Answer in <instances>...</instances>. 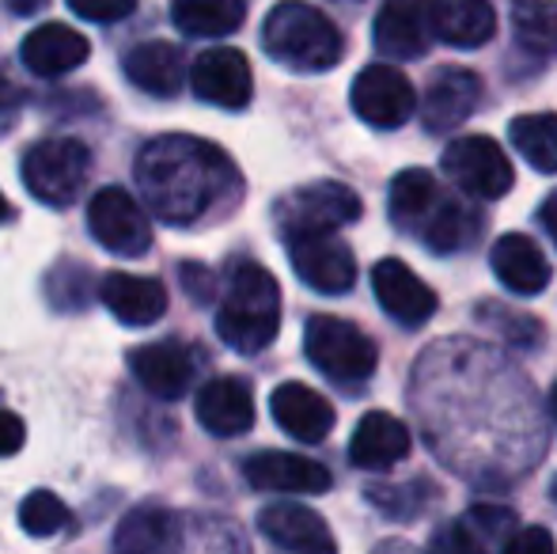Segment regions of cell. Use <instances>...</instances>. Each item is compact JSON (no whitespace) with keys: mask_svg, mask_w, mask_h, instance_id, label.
I'll return each mask as SVG.
<instances>
[{"mask_svg":"<svg viewBox=\"0 0 557 554\" xmlns=\"http://www.w3.org/2000/svg\"><path fill=\"white\" fill-rule=\"evenodd\" d=\"M137 186L160 221L171 229H190L221 213L239 194V171L224 148L201 137L168 134L148 140L137 152Z\"/></svg>","mask_w":557,"mask_h":554,"instance_id":"cell-1","label":"cell"},{"mask_svg":"<svg viewBox=\"0 0 557 554\" xmlns=\"http://www.w3.org/2000/svg\"><path fill=\"white\" fill-rule=\"evenodd\" d=\"M281 327V288L258 262H235L216 311V334L235 354H262Z\"/></svg>","mask_w":557,"mask_h":554,"instance_id":"cell-2","label":"cell"},{"mask_svg":"<svg viewBox=\"0 0 557 554\" xmlns=\"http://www.w3.org/2000/svg\"><path fill=\"white\" fill-rule=\"evenodd\" d=\"M262 46L273 61L296 73H326L342 61L345 38L334 20L304 0H281L262 23Z\"/></svg>","mask_w":557,"mask_h":554,"instance_id":"cell-3","label":"cell"},{"mask_svg":"<svg viewBox=\"0 0 557 554\" xmlns=\"http://www.w3.org/2000/svg\"><path fill=\"white\" fill-rule=\"evenodd\" d=\"M304 354L334 384H364L380 365V346L357 323L337 316H311L304 327Z\"/></svg>","mask_w":557,"mask_h":554,"instance_id":"cell-4","label":"cell"},{"mask_svg":"<svg viewBox=\"0 0 557 554\" xmlns=\"http://www.w3.org/2000/svg\"><path fill=\"white\" fill-rule=\"evenodd\" d=\"M91 171V152L73 137H46L23 156V183L42 206L65 209L81 198Z\"/></svg>","mask_w":557,"mask_h":554,"instance_id":"cell-5","label":"cell"},{"mask_svg":"<svg viewBox=\"0 0 557 554\" xmlns=\"http://www.w3.org/2000/svg\"><path fill=\"white\" fill-rule=\"evenodd\" d=\"M444 171L455 178L459 190L474 194V198H485V201L505 198L516 183L512 160L505 156V148L482 134L451 140V145L444 148Z\"/></svg>","mask_w":557,"mask_h":554,"instance_id":"cell-6","label":"cell"},{"mask_svg":"<svg viewBox=\"0 0 557 554\" xmlns=\"http://www.w3.org/2000/svg\"><path fill=\"white\" fill-rule=\"evenodd\" d=\"M88 229L91 239L122 259H140L152 247V224L145 209L133 201L129 190L122 186H103L88 201Z\"/></svg>","mask_w":557,"mask_h":554,"instance_id":"cell-7","label":"cell"},{"mask_svg":"<svg viewBox=\"0 0 557 554\" xmlns=\"http://www.w3.org/2000/svg\"><path fill=\"white\" fill-rule=\"evenodd\" d=\"M360 221V198L342 183H311L288 194L277 206L281 236H311V232H337L342 224Z\"/></svg>","mask_w":557,"mask_h":554,"instance_id":"cell-8","label":"cell"},{"mask_svg":"<svg viewBox=\"0 0 557 554\" xmlns=\"http://www.w3.org/2000/svg\"><path fill=\"white\" fill-rule=\"evenodd\" d=\"M288 262L296 278L323 296H342L357 281V259L352 251L334 239V232H311V236H288Z\"/></svg>","mask_w":557,"mask_h":554,"instance_id":"cell-9","label":"cell"},{"mask_svg":"<svg viewBox=\"0 0 557 554\" xmlns=\"http://www.w3.org/2000/svg\"><path fill=\"white\" fill-rule=\"evenodd\" d=\"M352 111L372 130H398L418 107L413 84L395 65H368L352 81Z\"/></svg>","mask_w":557,"mask_h":554,"instance_id":"cell-10","label":"cell"},{"mask_svg":"<svg viewBox=\"0 0 557 554\" xmlns=\"http://www.w3.org/2000/svg\"><path fill=\"white\" fill-rule=\"evenodd\" d=\"M190 88L198 99L224 111H243L255 96V76H250V61L232 46H216L206 50L190 69Z\"/></svg>","mask_w":557,"mask_h":554,"instance_id":"cell-11","label":"cell"},{"mask_svg":"<svg viewBox=\"0 0 557 554\" xmlns=\"http://www.w3.org/2000/svg\"><path fill=\"white\" fill-rule=\"evenodd\" d=\"M372 288H375L380 308L403 327L429 323L433 311H436V293L418 274H413L403 259H380L375 262Z\"/></svg>","mask_w":557,"mask_h":554,"instance_id":"cell-12","label":"cell"},{"mask_svg":"<svg viewBox=\"0 0 557 554\" xmlns=\"http://www.w3.org/2000/svg\"><path fill=\"white\" fill-rule=\"evenodd\" d=\"M433 15L429 0H383L375 15V46L395 61H418L429 53Z\"/></svg>","mask_w":557,"mask_h":554,"instance_id":"cell-13","label":"cell"},{"mask_svg":"<svg viewBox=\"0 0 557 554\" xmlns=\"http://www.w3.org/2000/svg\"><path fill=\"white\" fill-rule=\"evenodd\" d=\"M243 479L255 490H273V494H323L331 490V471L323 464L296 452H255L243 464Z\"/></svg>","mask_w":557,"mask_h":554,"instance_id":"cell-14","label":"cell"},{"mask_svg":"<svg viewBox=\"0 0 557 554\" xmlns=\"http://www.w3.org/2000/svg\"><path fill=\"white\" fill-rule=\"evenodd\" d=\"M258 532L281 551H296V554H331L337 543L326 528V520L315 509L296 502H277L265 505L258 513Z\"/></svg>","mask_w":557,"mask_h":554,"instance_id":"cell-15","label":"cell"},{"mask_svg":"<svg viewBox=\"0 0 557 554\" xmlns=\"http://www.w3.org/2000/svg\"><path fill=\"white\" fill-rule=\"evenodd\" d=\"M478 99H482V81L478 73L459 65H444L441 73L433 76L425 99H421V119H425V130L433 134H447V130H459L470 114L478 111Z\"/></svg>","mask_w":557,"mask_h":554,"instance_id":"cell-16","label":"cell"},{"mask_svg":"<svg viewBox=\"0 0 557 554\" xmlns=\"http://www.w3.org/2000/svg\"><path fill=\"white\" fill-rule=\"evenodd\" d=\"M129 372L148 395L156 399H178L190 387L198 361L183 342H152L129 354Z\"/></svg>","mask_w":557,"mask_h":554,"instance_id":"cell-17","label":"cell"},{"mask_svg":"<svg viewBox=\"0 0 557 554\" xmlns=\"http://www.w3.org/2000/svg\"><path fill=\"white\" fill-rule=\"evenodd\" d=\"M270 415L288 436H296V441H304V444L326 441L337 421L326 395H319L315 387H308V384H296V380L281 384L277 392L270 395Z\"/></svg>","mask_w":557,"mask_h":554,"instance_id":"cell-18","label":"cell"},{"mask_svg":"<svg viewBox=\"0 0 557 554\" xmlns=\"http://www.w3.org/2000/svg\"><path fill=\"white\" fill-rule=\"evenodd\" d=\"M410 429L387 410H372L357 421L349 441V459L360 471H391L410 456Z\"/></svg>","mask_w":557,"mask_h":554,"instance_id":"cell-19","label":"cell"},{"mask_svg":"<svg viewBox=\"0 0 557 554\" xmlns=\"http://www.w3.org/2000/svg\"><path fill=\"white\" fill-rule=\"evenodd\" d=\"M490 267H493V274L500 278V285L516 296H539L554 278L550 259L539 251L535 239L520 236V232H508V236H500L497 244H493Z\"/></svg>","mask_w":557,"mask_h":554,"instance_id":"cell-20","label":"cell"},{"mask_svg":"<svg viewBox=\"0 0 557 554\" xmlns=\"http://www.w3.org/2000/svg\"><path fill=\"white\" fill-rule=\"evenodd\" d=\"M99 300L122 327H152L168 311V288L156 278L137 274H107L99 285Z\"/></svg>","mask_w":557,"mask_h":554,"instance_id":"cell-21","label":"cell"},{"mask_svg":"<svg viewBox=\"0 0 557 554\" xmlns=\"http://www.w3.org/2000/svg\"><path fill=\"white\" fill-rule=\"evenodd\" d=\"M194 415L213 436H239L255 426V395L243 380L216 377L198 392V407Z\"/></svg>","mask_w":557,"mask_h":554,"instance_id":"cell-22","label":"cell"},{"mask_svg":"<svg viewBox=\"0 0 557 554\" xmlns=\"http://www.w3.org/2000/svg\"><path fill=\"white\" fill-rule=\"evenodd\" d=\"M23 65L38 76H65L91 58V42L65 23H46L23 38Z\"/></svg>","mask_w":557,"mask_h":554,"instance_id":"cell-23","label":"cell"},{"mask_svg":"<svg viewBox=\"0 0 557 554\" xmlns=\"http://www.w3.org/2000/svg\"><path fill=\"white\" fill-rule=\"evenodd\" d=\"M433 35L459 50H478L497 30V12L490 0H429Z\"/></svg>","mask_w":557,"mask_h":554,"instance_id":"cell-24","label":"cell"},{"mask_svg":"<svg viewBox=\"0 0 557 554\" xmlns=\"http://www.w3.org/2000/svg\"><path fill=\"white\" fill-rule=\"evenodd\" d=\"M125 76H129L133 88L148 91V96H175L183 88V76H186V65H183V53L178 46L171 42H140L125 53L122 61Z\"/></svg>","mask_w":557,"mask_h":554,"instance_id":"cell-25","label":"cell"},{"mask_svg":"<svg viewBox=\"0 0 557 554\" xmlns=\"http://www.w3.org/2000/svg\"><path fill=\"white\" fill-rule=\"evenodd\" d=\"M444 198L447 194L441 190V183H436L429 171L410 168V171H403V175H395V183H391V194H387L391 221L418 236Z\"/></svg>","mask_w":557,"mask_h":554,"instance_id":"cell-26","label":"cell"},{"mask_svg":"<svg viewBox=\"0 0 557 554\" xmlns=\"http://www.w3.org/2000/svg\"><path fill=\"white\" fill-rule=\"evenodd\" d=\"M516 513L500 509V505H474L459 525L451 528V535H444L441 543L455 551H493L508 547V540L516 535Z\"/></svg>","mask_w":557,"mask_h":554,"instance_id":"cell-27","label":"cell"},{"mask_svg":"<svg viewBox=\"0 0 557 554\" xmlns=\"http://www.w3.org/2000/svg\"><path fill=\"white\" fill-rule=\"evenodd\" d=\"M175 27L194 38H224L243 27L247 0H175L171 4Z\"/></svg>","mask_w":557,"mask_h":554,"instance_id":"cell-28","label":"cell"},{"mask_svg":"<svg viewBox=\"0 0 557 554\" xmlns=\"http://www.w3.org/2000/svg\"><path fill=\"white\" fill-rule=\"evenodd\" d=\"M117 551H171L178 547V520L160 505H140L122 520L114 535Z\"/></svg>","mask_w":557,"mask_h":554,"instance_id":"cell-29","label":"cell"},{"mask_svg":"<svg viewBox=\"0 0 557 554\" xmlns=\"http://www.w3.org/2000/svg\"><path fill=\"white\" fill-rule=\"evenodd\" d=\"M516 42L535 58H557V0H512Z\"/></svg>","mask_w":557,"mask_h":554,"instance_id":"cell-30","label":"cell"},{"mask_svg":"<svg viewBox=\"0 0 557 554\" xmlns=\"http://www.w3.org/2000/svg\"><path fill=\"white\" fill-rule=\"evenodd\" d=\"M474 232H478V217L470 213L462 201L444 198L441 206H436V213L425 221V229L418 232V239L429 247V251L451 255V251H459L462 244H470Z\"/></svg>","mask_w":557,"mask_h":554,"instance_id":"cell-31","label":"cell"},{"mask_svg":"<svg viewBox=\"0 0 557 554\" xmlns=\"http://www.w3.org/2000/svg\"><path fill=\"white\" fill-rule=\"evenodd\" d=\"M512 145L523 152V160L543 175L557 171V114H523L508 126Z\"/></svg>","mask_w":557,"mask_h":554,"instance_id":"cell-32","label":"cell"},{"mask_svg":"<svg viewBox=\"0 0 557 554\" xmlns=\"http://www.w3.org/2000/svg\"><path fill=\"white\" fill-rule=\"evenodd\" d=\"M20 525H23V532L35 535V540H50V535L65 532V528L73 525V513H69V505L61 502L58 494L35 490V494H27V502L20 505Z\"/></svg>","mask_w":557,"mask_h":554,"instance_id":"cell-33","label":"cell"},{"mask_svg":"<svg viewBox=\"0 0 557 554\" xmlns=\"http://www.w3.org/2000/svg\"><path fill=\"white\" fill-rule=\"evenodd\" d=\"M84 278H88V270L73 267V262L58 267L50 274V300L58 304V308H81V304L88 300V285H84Z\"/></svg>","mask_w":557,"mask_h":554,"instance_id":"cell-34","label":"cell"},{"mask_svg":"<svg viewBox=\"0 0 557 554\" xmlns=\"http://www.w3.org/2000/svg\"><path fill=\"white\" fill-rule=\"evenodd\" d=\"M482 319H490L493 327H505L508 334H512V346H535L539 338H543V327L535 323V319H508V308H500V304H485L482 308Z\"/></svg>","mask_w":557,"mask_h":554,"instance_id":"cell-35","label":"cell"},{"mask_svg":"<svg viewBox=\"0 0 557 554\" xmlns=\"http://www.w3.org/2000/svg\"><path fill=\"white\" fill-rule=\"evenodd\" d=\"M69 8L91 23H117L125 15H133L137 0H69Z\"/></svg>","mask_w":557,"mask_h":554,"instance_id":"cell-36","label":"cell"},{"mask_svg":"<svg viewBox=\"0 0 557 554\" xmlns=\"http://www.w3.org/2000/svg\"><path fill=\"white\" fill-rule=\"evenodd\" d=\"M508 554H554V535L546 528H516V535L508 540Z\"/></svg>","mask_w":557,"mask_h":554,"instance_id":"cell-37","label":"cell"},{"mask_svg":"<svg viewBox=\"0 0 557 554\" xmlns=\"http://www.w3.org/2000/svg\"><path fill=\"white\" fill-rule=\"evenodd\" d=\"M23 441H27V429H23V421L15 418L12 410H0V459L15 456V452L23 448Z\"/></svg>","mask_w":557,"mask_h":554,"instance_id":"cell-38","label":"cell"},{"mask_svg":"<svg viewBox=\"0 0 557 554\" xmlns=\"http://www.w3.org/2000/svg\"><path fill=\"white\" fill-rule=\"evenodd\" d=\"M20 107H23V96L8 76H0V134L12 130V122L20 119Z\"/></svg>","mask_w":557,"mask_h":554,"instance_id":"cell-39","label":"cell"},{"mask_svg":"<svg viewBox=\"0 0 557 554\" xmlns=\"http://www.w3.org/2000/svg\"><path fill=\"white\" fill-rule=\"evenodd\" d=\"M183 285L194 300H209V296H213V274L201 270V267H190V262L183 267Z\"/></svg>","mask_w":557,"mask_h":554,"instance_id":"cell-40","label":"cell"},{"mask_svg":"<svg viewBox=\"0 0 557 554\" xmlns=\"http://www.w3.org/2000/svg\"><path fill=\"white\" fill-rule=\"evenodd\" d=\"M539 221H543L546 236H550L554 244H557V190L543 201V209H539Z\"/></svg>","mask_w":557,"mask_h":554,"instance_id":"cell-41","label":"cell"},{"mask_svg":"<svg viewBox=\"0 0 557 554\" xmlns=\"http://www.w3.org/2000/svg\"><path fill=\"white\" fill-rule=\"evenodd\" d=\"M15 15H35L38 8H46V0H4Z\"/></svg>","mask_w":557,"mask_h":554,"instance_id":"cell-42","label":"cell"},{"mask_svg":"<svg viewBox=\"0 0 557 554\" xmlns=\"http://www.w3.org/2000/svg\"><path fill=\"white\" fill-rule=\"evenodd\" d=\"M8 217H12V206H8V201H4V194H0V224H4Z\"/></svg>","mask_w":557,"mask_h":554,"instance_id":"cell-43","label":"cell"},{"mask_svg":"<svg viewBox=\"0 0 557 554\" xmlns=\"http://www.w3.org/2000/svg\"><path fill=\"white\" fill-rule=\"evenodd\" d=\"M550 415H554V421H557V384H554V392H550Z\"/></svg>","mask_w":557,"mask_h":554,"instance_id":"cell-44","label":"cell"},{"mask_svg":"<svg viewBox=\"0 0 557 554\" xmlns=\"http://www.w3.org/2000/svg\"><path fill=\"white\" fill-rule=\"evenodd\" d=\"M550 497H554V502H557V479H554V487H550Z\"/></svg>","mask_w":557,"mask_h":554,"instance_id":"cell-45","label":"cell"}]
</instances>
